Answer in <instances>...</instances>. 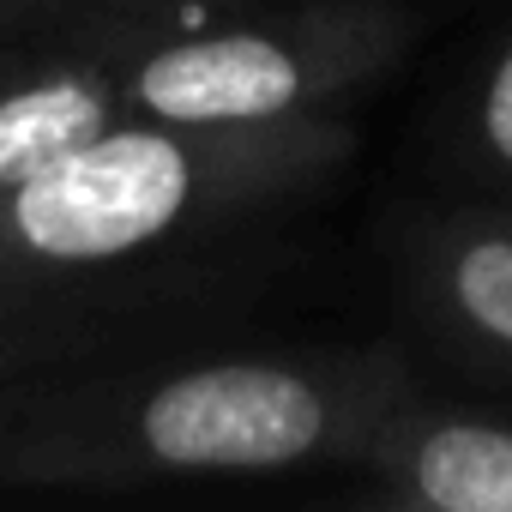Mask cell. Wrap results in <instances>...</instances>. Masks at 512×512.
I'll list each match as a JSON object with an SVG mask.
<instances>
[{
	"instance_id": "obj_1",
	"label": "cell",
	"mask_w": 512,
	"mask_h": 512,
	"mask_svg": "<svg viewBox=\"0 0 512 512\" xmlns=\"http://www.w3.org/2000/svg\"><path fill=\"white\" fill-rule=\"evenodd\" d=\"M187 181L175 139L97 133L55 169L7 187V223L43 260H109L181 217Z\"/></svg>"
},
{
	"instance_id": "obj_2",
	"label": "cell",
	"mask_w": 512,
	"mask_h": 512,
	"mask_svg": "<svg viewBox=\"0 0 512 512\" xmlns=\"http://www.w3.org/2000/svg\"><path fill=\"white\" fill-rule=\"evenodd\" d=\"M326 428L314 386L284 368H199L145 404V446L175 470H272Z\"/></svg>"
},
{
	"instance_id": "obj_3",
	"label": "cell",
	"mask_w": 512,
	"mask_h": 512,
	"mask_svg": "<svg viewBox=\"0 0 512 512\" xmlns=\"http://www.w3.org/2000/svg\"><path fill=\"white\" fill-rule=\"evenodd\" d=\"M302 67L266 37H205L163 49L139 73V103L163 121H260L290 109Z\"/></svg>"
},
{
	"instance_id": "obj_4",
	"label": "cell",
	"mask_w": 512,
	"mask_h": 512,
	"mask_svg": "<svg viewBox=\"0 0 512 512\" xmlns=\"http://www.w3.org/2000/svg\"><path fill=\"white\" fill-rule=\"evenodd\" d=\"M103 133V97L85 79H43L0 97V193L55 169Z\"/></svg>"
},
{
	"instance_id": "obj_5",
	"label": "cell",
	"mask_w": 512,
	"mask_h": 512,
	"mask_svg": "<svg viewBox=\"0 0 512 512\" xmlns=\"http://www.w3.org/2000/svg\"><path fill=\"white\" fill-rule=\"evenodd\" d=\"M416 482L440 512H512V434L440 428L416 452Z\"/></svg>"
},
{
	"instance_id": "obj_6",
	"label": "cell",
	"mask_w": 512,
	"mask_h": 512,
	"mask_svg": "<svg viewBox=\"0 0 512 512\" xmlns=\"http://www.w3.org/2000/svg\"><path fill=\"white\" fill-rule=\"evenodd\" d=\"M452 290L482 332L512 344V241H476L452 272Z\"/></svg>"
},
{
	"instance_id": "obj_7",
	"label": "cell",
	"mask_w": 512,
	"mask_h": 512,
	"mask_svg": "<svg viewBox=\"0 0 512 512\" xmlns=\"http://www.w3.org/2000/svg\"><path fill=\"white\" fill-rule=\"evenodd\" d=\"M488 139H494V151L512 163V55L500 61V73H494V85H488Z\"/></svg>"
}]
</instances>
